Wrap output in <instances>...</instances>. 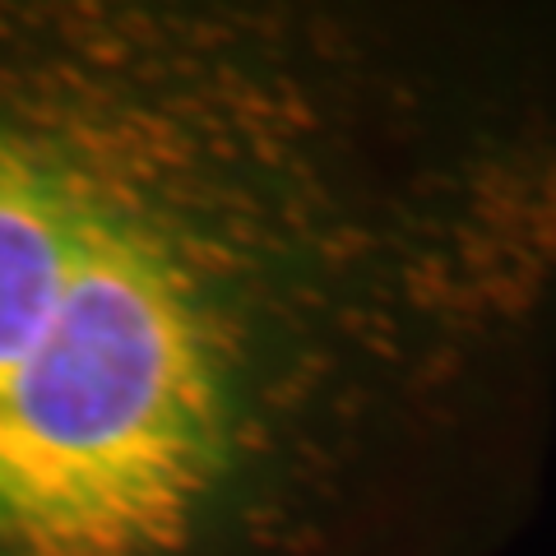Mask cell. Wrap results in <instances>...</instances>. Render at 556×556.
Wrapping results in <instances>:
<instances>
[{
    "label": "cell",
    "instance_id": "cell-1",
    "mask_svg": "<svg viewBox=\"0 0 556 556\" xmlns=\"http://www.w3.org/2000/svg\"><path fill=\"white\" fill-rule=\"evenodd\" d=\"M552 362L529 20H0V556H473Z\"/></svg>",
    "mask_w": 556,
    "mask_h": 556
}]
</instances>
